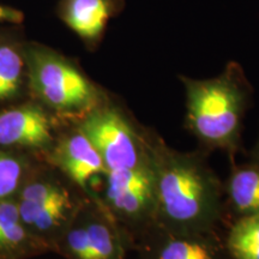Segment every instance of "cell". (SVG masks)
<instances>
[{
    "label": "cell",
    "instance_id": "3957f363",
    "mask_svg": "<svg viewBox=\"0 0 259 259\" xmlns=\"http://www.w3.org/2000/svg\"><path fill=\"white\" fill-rule=\"evenodd\" d=\"M23 54L32 97L61 122H77L109 96L78 65L50 47L29 44Z\"/></svg>",
    "mask_w": 259,
    "mask_h": 259
},
{
    "label": "cell",
    "instance_id": "4fadbf2b",
    "mask_svg": "<svg viewBox=\"0 0 259 259\" xmlns=\"http://www.w3.org/2000/svg\"><path fill=\"white\" fill-rule=\"evenodd\" d=\"M40 158L0 148V200L15 199Z\"/></svg>",
    "mask_w": 259,
    "mask_h": 259
},
{
    "label": "cell",
    "instance_id": "8992f818",
    "mask_svg": "<svg viewBox=\"0 0 259 259\" xmlns=\"http://www.w3.org/2000/svg\"><path fill=\"white\" fill-rule=\"evenodd\" d=\"M130 251V238L95 198H87L54 246L65 259H127Z\"/></svg>",
    "mask_w": 259,
    "mask_h": 259
},
{
    "label": "cell",
    "instance_id": "52a82bcc",
    "mask_svg": "<svg viewBox=\"0 0 259 259\" xmlns=\"http://www.w3.org/2000/svg\"><path fill=\"white\" fill-rule=\"evenodd\" d=\"M60 120L35 100L0 112V148L45 158L56 143Z\"/></svg>",
    "mask_w": 259,
    "mask_h": 259
},
{
    "label": "cell",
    "instance_id": "2e32d148",
    "mask_svg": "<svg viewBox=\"0 0 259 259\" xmlns=\"http://www.w3.org/2000/svg\"><path fill=\"white\" fill-rule=\"evenodd\" d=\"M24 21V15L21 10L0 4V23L21 24Z\"/></svg>",
    "mask_w": 259,
    "mask_h": 259
},
{
    "label": "cell",
    "instance_id": "7a4b0ae2",
    "mask_svg": "<svg viewBox=\"0 0 259 259\" xmlns=\"http://www.w3.org/2000/svg\"><path fill=\"white\" fill-rule=\"evenodd\" d=\"M179 78L185 89L186 128L204 148L234 153L247 99L240 67L229 63L212 78Z\"/></svg>",
    "mask_w": 259,
    "mask_h": 259
},
{
    "label": "cell",
    "instance_id": "7c38bea8",
    "mask_svg": "<svg viewBox=\"0 0 259 259\" xmlns=\"http://www.w3.org/2000/svg\"><path fill=\"white\" fill-rule=\"evenodd\" d=\"M232 210L239 218L259 212V168L241 167L232 171L223 186Z\"/></svg>",
    "mask_w": 259,
    "mask_h": 259
},
{
    "label": "cell",
    "instance_id": "ba28073f",
    "mask_svg": "<svg viewBox=\"0 0 259 259\" xmlns=\"http://www.w3.org/2000/svg\"><path fill=\"white\" fill-rule=\"evenodd\" d=\"M132 251L139 259H233L218 229L176 233L154 225L136 239Z\"/></svg>",
    "mask_w": 259,
    "mask_h": 259
},
{
    "label": "cell",
    "instance_id": "5bb4252c",
    "mask_svg": "<svg viewBox=\"0 0 259 259\" xmlns=\"http://www.w3.org/2000/svg\"><path fill=\"white\" fill-rule=\"evenodd\" d=\"M225 241L233 259H259V212L236 220Z\"/></svg>",
    "mask_w": 259,
    "mask_h": 259
},
{
    "label": "cell",
    "instance_id": "6da1fadb",
    "mask_svg": "<svg viewBox=\"0 0 259 259\" xmlns=\"http://www.w3.org/2000/svg\"><path fill=\"white\" fill-rule=\"evenodd\" d=\"M145 131L154 176L155 225L176 233L218 229L225 215V192L203 155L176 150L153 130Z\"/></svg>",
    "mask_w": 259,
    "mask_h": 259
},
{
    "label": "cell",
    "instance_id": "9c48e42d",
    "mask_svg": "<svg viewBox=\"0 0 259 259\" xmlns=\"http://www.w3.org/2000/svg\"><path fill=\"white\" fill-rule=\"evenodd\" d=\"M63 132H58L56 143L45 161L53 166L76 185L85 196L100 199L93 187L94 180L106 176V167L101 155L92 141L71 122Z\"/></svg>",
    "mask_w": 259,
    "mask_h": 259
},
{
    "label": "cell",
    "instance_id": "8fae6325",
    "mask_svg": "<svg viewBox=\"0 0 259 259\" xmlns=\"http://www.w3.org/2000/svg\"><path fill=\"white\" fill-rule=\"evenodd\" d=\"M52 253L29 231L19 216L15 199L0 200V259H31Z\"/></svg>",
    "mask_w": 259,
    "mask_h": 259
},
{
    "label": "cell",
    "instance_id": "30bf717a",
    "mask_svg": "<svg viewBox=\"0 0 259 259\" xmlns=\"http://www.w3.org/2000/svg\"><path fill=\"white\" fill-rule=\"evenodd\" d=\"M124 8V0H60L59 17L85 46L97 47L111 18Z\"/></svg>",
    "mask_w": 259,
    "mask_h": 259
},
{
    "label": "cell",
    "instance_id": "9a60e30c",
    "mask_svg": "<svg viewBox=\"0 0 259 259\" xmlns=\"http://www.w3.org/2000/svg\"><path fill=\"white\" fill-rule=\"evenodd\" d=\"M25 78L23 48L0 44V102L15 99L23 89Z\"/></svg>",
    "mask_w": 259,
    "mask_h": 259
},
{
    "label": "cell",
    "instance_id": "5b68a950",
    "mask_svg": "<svg viewBox=\"0 0 259 259\" xmlns=\"http://www.w3.org/2000/svg\"><path fill=\"white\" fill-rule=\"evenodd\" d=\"M74 124L97 149L107 171L150 163L147 127L139 125L111 96Z\"/></svg>",
    "mask_w": 259,
    "mask_h": 259
},
{
    "label": "cell",
    "instance_id": "e0dca14e",
    "mask_svg": "<svg viewBox=\"0 0 259 259\" xmlns=\"http://www.w3.org/2000/svg\"><path fill=\"white\" fill-rule=\"evenodd\" d=\"M138 259H139V258H138Z\"/></svg>",
    "mask_w": 259,
    "mask_h": 259
},
{
    "label": "cell",
    "instance_id": "277c9868",
    "mask_svg": "<svg viewBox=\"0 0 259 259\" xmlns=\"http://www.w3.org/2000/svg\"><path fill=\"white\" fill-rule=\"evenodd\" d=\"M85 196L76 185L46 161H40L15 198L24 226L54 253V246Z\"/></svg>",
    "mask_w": 259,
    "mask_h": 259
}]
</instances>
